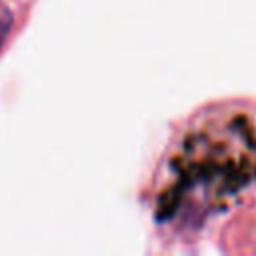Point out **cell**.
Segmentation results:
<instances>
[{
    "instance_id": "7a4b0ae2",
    "label": "cell",
    "mask_w": 256,
    "mask_h": 256,
    "mask_svg": "<svg viewBox=\"0 0 256 256\" xmlns=\"http://www.w3.org/2000/svg\"><path fill=\"white\" fill-rule=\"evenodd\" d=\"M8 28H10V14L8 12H0V40L6 36Z\"/></svg>"
},
{
    "instance_id": "6da1fadb",
    "label": "cell",
    "mask_w": 256,
    "mask_h": 256,
    "mask_svg": "<svg viewBox=\"0 0 256 256\" xmlns=\"http://www.w3.org/2000/svg\"><path fill=\"white\" fill-rule=\"evenodd\" d=\"M256 180V118L216 112L192 126L166 160L158 190L160 222L192 224L232 202Z\"/></svg>"
}]
</instances>
